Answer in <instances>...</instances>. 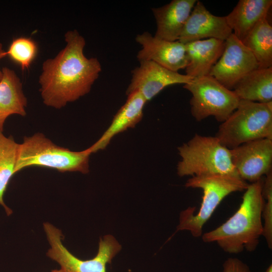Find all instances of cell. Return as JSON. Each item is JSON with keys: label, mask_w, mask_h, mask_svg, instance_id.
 Wrapping results in <instances>:
<instances>
[{"label": "cell", "mask_w": 272, "mask_h": 272, "mask_svg": "<svg viewBox=\"0 0 272 272\" xmlns=\"http://www.w3.org/2000/svg\"><path fill=\"white\" fill-rule=\"evenodd\" d=\"M92 154L89 148L82 151H73L59 147L37 132L25 137L19 144L15 173L32 166L56 169L61 172L89 171V157Z\"/></svg>", "instance_id": "cell-4"}, {"label": "cell", "mask_w": 272, "mask_h": 272, "mask_svg": "<svg viewBox=\"0 0 272 272\" xmlns=\"http://www.w3.org/2000/svg\"><path fill=\"white\" fill-rule=\"evenodd\" d=\"M188 58L186 75L192 79L208 76L221 56L225 41L210 38L185 44Z\"/></svg>", "instance_id": "cell-16"}, {"label": "cell", "mask_w": 272, "mask_h": 272, "mask_svg": "<svg viewBox=\"0 0 272 272\" xmlns=\"http://www.w3.org/2000/svg\"><path fill=\"white\" fill-rule=\"evenodd\" d=\"M249 184L240 177L226 174H209L192 176L185 183L186 187L203 191L200 207L196 214L195 207H188L180 214L177 231L186 230L195 238L201 237L202 228L214 211L229 194L245 190Z\"/></svg>", "instance_id": "cell-3"}, {"label": "cell", "mask_w": 272, "mask_h": 272, "mask_svg": "<svg viewBox=\"0 0 272 272\" xmlns=\"http://www.w3.org/2000/svg\"><path fill=\"white\" fill-rule=\"evenodd\" d=\"M263 196L266 202L262 209V236L264 237L268 248H272V171L266 175L263 181Z\"/></svg>", "instance_id": "cell-23"}, {"label": "cell", "mask_w": 272, "mask_h": 272, "mask_svg": "<svg viewBox=\"0 0 272 272\" xmlns=\"http://www.w3.org/2000/svg\"><path fill=\"white\" fill-rule=\"evenodd\" d=\"M223 272H251L247 264L234 257L226 259L223 263Z\"/></svg>", "instance_id": "cell-24"}, {"label": "cell", "mask_w": 272, "mask_h": 272, "mask_svg": "<svg viewBox=\"0 0 272 272\" xmlns=\"http://www.w3.org/2000/svg\"><path fill=\"white\" fill-rule=\"evenodd\" d=\"M230 150L232 163L244 181L255 182L272 171V140H256Z\"/></svg>", "instance_id": "cell-10"}, {"label": "cell", "mask_w": 272, "mask_h": 272, "mask_svg": "<svg viewBox=\"0 0 272 272\" xmlns=\"http://www.w3.org/2000/svg\"><path fill=\"white\" fill-rule=\"evenodd\" d=\"M196 0H173L152 9L157 29L154 36L170 41L179 40L182 30Z\"/></svg>", "instance_id": "cell-14"}, {"label": "cell", "mask_w": 272, "mask_h": 272, "mask_svg": "<svg viewBox=\"0 0 272 272\" xmlns=\"http://www.w3.org/2000/svg\"><path fill=\"white\" fill-rule=\"evenodd\" d=\"M215 137L229 149L256 140H272V102L240 100L237 108L219 126Z\"/></svg>", "instance_id": "cell-5"}, {"label": "cell", "mask_w": 272, "mask_h": 272, "mask_svg": "<svg viewBox=\"0 0 272 272\" xmlns=\"http://www.w3.org/2000/svg\"><path fill=\"white\" fill-rule=\"evenodd\" d=\"M147 101L141 93L127 95V100L115 115L110 125L89 149L92 153L104 149L116 134L134 127L142 119Z\"/></svg>", "instance_id": "cell-15"}, {"label": "cell", "mask_w": 272, "mask_h": 272, "mask_svg": "<svg viewBox=\"0 0 272 272\" xmlns=\"http://www.w3.org/2000/svg\"><path fill=\"white\" fill-rule=\"evenodd\" d=\"M258 69L259 65L253 54L232 33L225 41L222 54L209 75L233 90L240 79Z\"/></svg>", "instance_id": "cell-9"}, {"label": "cell", "mask_w": 272, "mask_h": 272, "mask_svg": "<svg viewBox=\"0 0 272 272\" xmlns=\"http://www.w3.org/2000/svg\"><path fill=\"white\" fill-rule=\"evenodd\" d=\"M36 42L30 38L19 37L13 39L7 54L22 69H28L37 52Z\"/></svg>", "instance_id": "cell-22"}, {"label": "cell", "mask_w": 272, "mask_h": 272, "mask_svg": "<svg viewBox=\"0 0 272 272\" xmlns=\"http://www.w3.org/2000/svg\"><path fill=\"white\" fill-rule=\"evenodd\" d=\"M263 181L261 179L248 185L237 211L224 223L202 234L204 242H216L230 254L256 249L263 234Z\"/></svg>", "instance_id": "cell-2"}, {"label": "cell", "mask_w": 272, "mask_h": 272, "mask_svg": "<svg viewBox=\"0 0 272 272\" xmlns=\"http://www.w3.org/2000/svg\"><path fill=\"white\" fill-rule=\"evenodd\" d=\"M135 41L142 46L137 55L139 61H153L176 72L188 64L185 45L178 40H165L145 32L138 34Z\"/></svg>", "instance_id": "cell-12"}, {"label": "cell", "mask_w": 272, "mask_h": 272, "mask_svg": "<svg viewBox=\"0 0 272 272\" xmlns=\"http://www.w3.org/2000/svg\"><path fill=\"white\" fill-rule=\"evenodd\" d=\"M233 91L240 100L262 103L272 102V67L248 73L237 83Z\"/></svg>", "instance_id": "cell-19"}, {"label": "cell", "mask_w": 272, "mask_h": 272, "mask_svg": "<svg viewBox=\"0 0 272 272\" xmlns=\"http://www.w3.org/2000/svg\"><path fill=\"white\" fill-rule=\"evenodd\" d=\"M183 88L192 94L191 113L198 121L212 116L223 122L237 108L240 101L233 90L209 75L192 79Z\"/></svg>", "instance_id": "cell-7"}, {"label": "cell", "mask_w": 272, "mask_h": 272, "mask_svg": "<svg viewBox=\"0 0 272 272\" xmlns=\"http://www.w3.org/2000/svg\"><path fill=\"white\" fill-rule=\"evenodd\" d=\"M241 41L253 54L259 69L272 67V27L267 17L261 19Z\"/></svg>", "instance_id": "cell-20"}, {"label": "cell", "mask_w": 272, "mask_h": 272, "mask_svg": "<svg viewBox=\"0 0 272 272\" xmlns=\"http://www.w3.org/2000/svg\"><path fill=\"white\" fill-rule=\"evenodd\" d=\"M0 82V131L3 132L7 118L13 114L26 115L27 99L22 89V83L16 73L7 67L2 69Z\"/></svg>", "instance_id": "cell-18"}, {"label": "cell", "mask_w": 272, "mask_h": 272, "mask_svg": "<svg viewBox=\"0 0 272 272\" xmlns=\"http://www.w3.org/2000/svg\"><path fill=\"white\" fill-rule=\"evenodd\" d=\"M232 33L225 16L213 15L202 2L197 1L178 41L184 44L205 38L225 41Z\"/></svg>", "instance_id": "cell-13"}, {"label": "cell", "mask_w": 272, "mask_h": 272, "mask_svg": "<svg viewBox=\"0 0 272 272\" xmlns=\"http://www.w3.org/2000/svg\"><path fill=\"white\" fill-rule=\"evenodd\" d=\"M19 147L12 136L6 137L0 131V205L8 215L12 212L5 203L3 196L9 181L15 174Z\"/></svg>", "instance_id": "cell-21"}, {"label": "cell", "mask_w": 272, "mask_h": 272, "mask_svg": "<svg viewBox=\"0 0 272 272\" xmlns=\"http://www.w3.org/2000/svg\"><path fill=\"white\" fill-rule=\"evenodd\" d=\"M7 54V52L5 51L3 48V44L0 43V59L5 57ZM3 72L2 71L0 70V82L3 78Z\"/></svg>", "instance_id": "cell-25"}, {"label": "cell", "mask_w": 272, "mask_h": 272, "mask_svg": "<svg viewBox=\"0 0 272 272\" xmlns=\"http://www.w3.org/2000/svg\"><path fill=\"white\" fill-rule=\"evenodd\" d=\"M177 149L181 157L177 165L180 177L209 174L239 176L232 162L230 150L215 136L196 134Z\"/></svg>", "instance_id": "cell-6"}, {"label": "cell", "mask_w": 272, "mask_h": 272, "mask_svg": "<svg viewBox=\"0 0 272 272\" xmlns=\"http://www.w3.org/2000/svg\"><path fill=\"white\" fill-rule=\"evenodd\" d=\"M51 272H65V271L60 268V269H53Z\"/></svg>", "instance_id": "cell-27"}, {"label": "cell", "mask_w": 272, "mask_h": 272, "mask_svg": "<svg viewBox=\"0 0 272 272\" xmlns=\"http://www.w3.org/2000/svg\"><path fill=\"white\" fill-rule=\"evenodd\" d=\"M64 39L65 47L43 62L39 78L43 103L56 109L88 94L102 70L97 58L84 55L86 41L77 30L68 31Z\"/></svg>", "instance_id": "cell-1"}, {"label": "cell", "mask_w": 272, "mask_h": 272, "mask_svg": "<svg viewBox=\"0 0 272 272\" xmlns=\"http://www.w3.org/2000/svg\"><path fill=\"white\" fill-rule=\"evenodd\" d=\"M139 65L131 71V79L126 95L138 92L147 102L165 88L172 85L189 83L191 77L167 69L150 60H140Z\"/></svg>", "instance_id": "cell-11"}, {"label": "cell", "mask_w": 272, "mask_h": 272, "mask_svg": "<svg viewBox=\"0 0 272 272\" xmlns=\"http://www.w3.org/2000/svg\"><path fill=\"white\" fill-rule=\"evenodd\" d=\"M265 272H272V265L270 264L267 268L266 269Z\"/></svg>", "instance_id": "cell-26"}, {"label": "cell", "mask_w": 272, "mask_h": 272, "mask_svg": "<svg viewBox=\"0 0 272 272\" xmlns=\"http://www.w3.org/2000/svg\"><path fill=\"white\" fill-rule=\"evenodd\" d=\"M271 0H240L225 16L233 34L242 41L255 25L267 17Z\"/></svg>", "instance_id": "cell-17"}, {"label": "cell", "mask_w": 272, "mask_h": 272, "mask_svg": "<svg viewBox=\"0 0 272 272\" xmlns=\"http://www.w3.org/2000/svg\"><path fill=\"white\" fill-rule=\"evenodd\" d=\"M50 248L46 254L65 272H106V265L121 250V246L111 235L100 238L97 254L93 258L82 260L63 245L61 231L49 223L43 224Z\"/></svg>", "instance_id": "cell-8"}]
</instances>
